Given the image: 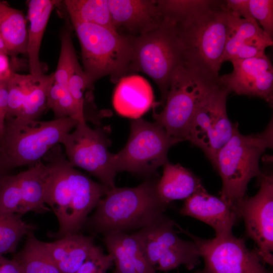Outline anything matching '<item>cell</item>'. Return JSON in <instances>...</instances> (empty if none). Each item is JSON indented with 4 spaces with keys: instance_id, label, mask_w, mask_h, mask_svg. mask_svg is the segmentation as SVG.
<instances>
[{
    "instance_id": "obj_19",
    "label": "cell",
    "mask_w": 273,
    "mask_h": 273,
    "mask_svg": "<svg viewBox=\"0 0 273 273\" xmlns=\"http://www.w3.org/2000/svg\"><path fill=\"white\" fill-rule=\"evenodd\" d=\"M151 85L143 77L128 75L117 83L113 93L112 103L120 115L137 119L156 103Z\"/></svg>"
},
{
    "instance_id": "obj_33",
    "label": "cell",
    "mask_w": 273,
    "mask_h": 273,
    "mask_svg": "<svg viewBox=\"0 0 273 273\" xmlns=\"http://www.w3.org/2000/svg\"><path fill=\"white\" fill-rule=\"evenodd\" d=\"M113 264V257L105 254L101 247L95 245L75 273H106Z\"/></svg>"
},
{
    "instance_id": "obj_23",
    "label": "cell",
    "mask_w": 273,
    "mask_h": 273,
    "mask_svg": "<svg viewBox=\"0 0 273 273\" xmlns=\"http://www.w3.org/2000/svg\"><path fill=\"white\" fill-rule=\"evenodd\" d=\"M163 166L156 192L163 203L169 205L174 200L187 199L203 187L199 177L179 164L167 161Z\"/></svg>"
},
{
    "instance_id": "obj_9",
    "label": "cell",
    "mask_w": 273,
    "mask_h": 273,
    "mask_svg": "<svg viewBox=\"0 0 273 273\" xmlns=\"http://www.w3.org/2000/svg\"><path fill=\"white\" fill-rule=\"evenodd\" d=\"M128 141L119 152L113 154L116 172L128 171L149 178L167 160L173 145L181 142L170 136L159 124L139 118L130 122Z\"/></svg>"
},
{
    "instance_id": "obj_39",
    "label": "cell",
    "mask_w": 273,
    "mask_h": 273,
    "mask_svg": "<svg viewBox=\"0 0 273 273\" xmlns=\"http://www.w3.org/2000/svg\"><path fill=\"white\" fill-rule=\"evenodd\" d=\"M10 7L6 2L0 1V22L6 15Z\"/></svg>"
},
{
    "instance_id": "obj_32",
    "label": "cell",
    "mask_w": 273,
    "mask_h": 273,
    "mask_svg": "<svg viewBox=\"0 0 273 273\" xmlns=\"http://www.w3.org/2000/svg\"><path fill=\"white\" fill-rule=\"evenodd\" d=\"M32 74L13 73L8 80V104L6 120L19 117Z\"/></svg>"
},
{
    "instance_id": "obj_38",
    "label": "cell",
    "mask_w": 273,
    "mask_h": 273,
    "mask_svg": "<svg viewBox=\"0 0 273 273\" xmlns=\"http://www.w3.org/2000/svg\"><path fill=\"white\" fill-rule=\"evenodd\" d=\"M13 169L7 159L0 150V181L5 176L11 175Z\"/></svg>"
},
{
    "instance_id": "obj_2",
    "label": "cell",
    "mask_w": 273,
    "mask_h": 273,
    "mask_svg": "<svg viewBox=\"0 0 273 273\" xmlns=\"http://www.w3.org/2000/svg\"><path fill=\"white\" fill-rule=\"evenodd\" d=\"M157 181L148 178L135 187L110 189L84 225L93 234H103L139 230L154 222L168 206L157 195Z\"/></svg>"
},
{
    "instance_id": "obj_18",
    "label": "cell",
    "mask_w": 273,
    "mask_h": 273,
    "mask_svg": "<svg viewBox=\"0 0 273 273\" xmlns=\"http://www.w3.org/2000/svg\"><path fill=\"white\" fill-rule=\"evenodd\" d=\"M180 213L208 224L215 231V236L232 234L238 218L231 205L208 193L203 186L186 199Z\"/></svg>"
},
{
    "instance_id": "obj_17",
    "label": "cell",
    "mask_w": 273,
    "mask_h": 273,
    "mask_svg": "<svg viewBox=\"0 0 273 273\" xmlns=\"http://www.w3.org/2000/svg\"><path fill=\"white\" fill-rule=\"evenodd\" d=\"M227 10L228 30L222 63L264 54L265 49L272 46V38L254 19H244Z\"/></svg>"
},
{
    "instance_id": "obj_8",
    "label": "cell",
    "mask_w": 273,
    "mask_h": 273,
    "mask_svg": "<svg viewBox=\"0 0 273 273\" xmlns=\"http://www.w3.org/2000/svg\"><path fill=\"white\" fill-rule=\"evenodd\" d=\"M133 72H142L157 85L164 104L176 70L186 63L185 51L175 24L164 19L154 30L131 39Z\"/></svg>"
},
{
    "instance_id": "obj_37",
    "label": "cell",
    "mask_w": 273,
    "mask_h": 273,
    "mask_svg": "<svg viewBox=\"0 0 273 273\" xmlns=\"http://www.w3.org/2000/svg\"><path fill=\"white\" fill-rule=\"evenodd\" d=\"M18 62L16 59L10 60L8 55L0 54V82L8 80L16 72L15 67Z\"/></svg>"
},
{
    "instance_id": "obj_22",
    "label": "cell",
    "mask_w": 273,
    "mask_h": 273,
    "mask_svg": "<svg viewBox=\"0 0 273 273\" xmlns=\"http://www.w3.org/2000/svg\"><path fill=\"white\" fill-rule=\"evenodd\" d=\"M62 2L57 0H30L27 1L28 30L27 53L30 74H43L39 60V51L43 35L53 10Z\"/></svg>"
},
{
    "instance_id": "obj_16",
    "label": "cell",
    "mask_w": 273,
    "mask_h": 273,
    "mask_svg": "<svg viewBox=\"0 0 273 273\" xmlns=\"http://www.w3.org/2000/svg\"><path fill=\"white\" fill-rule=\"evenodd\" d=\"M108 3L115 32L130 39L154 30L164 20L157 0H108Z\"/></svg>"
},
{
    "instance_id": "obj_26",
    "label": "cell",
    "mask_w": 273,
    "mask_h": 273,
    "mask_svg": "<svg viewBox=\"0 0 273 273\" xmlns=\"http://www.w3.org/2000/svg\"><path fill=\"white\" fill-rule=\"evenodd\" d=\"M62 3L71 23L93 24L115 32L108 0H65Z\"/></svg>"
},
{
    "instance_id": "obj_27",
    "label": "cell",
    "mask_w": 273,
    "mask_h": 273,
    "mask_svg": "<svg viewBox=\"0 0 273 273\" xmlns=\"http://www.w3.org/2000/svg\"><path fill=\"white\" fill-rule=\"evenodd\" d=\"M0 36L11 59L26 54L28 42L27 21L20 10L10 7L0 22Z\"/></svg>"
},
{
    "instance_id": "obj_30",
    "label": "cell",
    "mask_w": 273,
    "mask_h": 273,
    "mask_svg": "<svg viewBox=\"0 0 273 273\" xmlns=\"http://www.w3.org/2000/svg\"><path fill=\"white\" fill-rule=\"evenodd\" d=\"M72 25L68 17L60 33L61 50L56 71L55 81L67 88L69 78L79 64L72 38Z\"/></svg>"
},
{
    "instance_id": "obj_35",
    "label": "cell",
    "mask_w": 273,
    "mask_h": 273,
    "mask_svg": "<svg viewBox=\"0 0 273 273\" xmlns=\"http://www.w3.org/2000/svg\"><path fill=\"white\" fill-rule=\"evenodd\" d=\"M224 1L227 9L236 16L246 19H254L250 12L249 0Z\"/></svg>"
},
{
    "instance_id": "obj_12",
    "label": "cell",
    "mask_w": 273,
    "mask_h": 273,
    "mask_svg": "<svg viewBox=\"0 0 273 273\" xmlns=\"http://www.w3.org/2000/svg\"><path fill=\"white\" fill-rule=\"evenodd\" d=\"M176 225L192 239L203 259L204 268L194 273H272L264 266L257 248L250 250L244 239L233 233L205 239Z\"/></svg>"
},
{
    "instance_id": "obj_7",
    "label": "cell",
    "mask_w": 273,
    "mask_h": 273,
    "mask_svg": "<svg viewBox=\"0 0 273 273\" xmlns=\"http://www.w3.org/2000/svg\"><path fill=\"white\" fill-rule=\"evenodd\" d=\"M78 122L70 117L49 121L13 118L6 120L0 150L13 169L41 160Z\"/></svg>"
},
{
    "instance_id": "obj_13",
    "label": "cell",
    "mask_w": 273,
    "mask_h": 273,
    "mask_svg": "<svg viewBox=\"0 0 273 273\" xmlns=\"http://www.w3.org/2000/svg\"><path fill=\"white\" fill-rule=\"evenodd\" d=\"M175 223L163 215L132 234L156 270L168 271L187 263L197 250L193 241L181 239Z\"/></svg>"
},
{
    "instance_id": "obj_29",
    "label": "cell",
    "mask_w": 273,
    "mask_h": 273,
    "mask_svg": "<svg viewBox=\"0 0 273 273\" xmlns=\"http://www.w3.org/2000/svg\"><path fill=\"white\" fill-rule=\"evenodd\" d=\"M22 217L15 213H0V255L15 252L21 239L35 230Z\"/></svg>"
},
{
    "instance_id": "obj_20",
    "label": "cell",
    "mask_w": 273,
    "mask_h": 273,
    "mask_svg": "<svg viewBox=\"0 0 273 273\" xmlns=\"http://www.w3.org/2000/svg\"><path fill=\"white\" fill-rule=\"evenodd\" d=\"M103 235L104 244L113 258V273H156L132 234L112 231Z\"/></svg>"
},
{
    "instance_id": "obj_31",
    "label": "cell",
    "mask_w": 273,
    "mask_h": 273,
    "mask_svg": "<svg viewBox=\"0 0 273 273\" xmlns=\"http://www.w3.org/2000/svg\"><path fill=\"white\" fill-rule=\"evenodd\" d=\"M47 107L53 111L54 119L70 117L78 122H86L68 88L60 85L55 80L48 92Z\"/></svg>"
},
{
    "instance_id": "obj_11",
    "label": "cell",
    "mask_w": 273,
    "mask_h": 273,
    "mask_svg": "<svg viewBox=\"0 0 273 273\" xmlns=\"http://www.w3.org/2000/svg\"><path fill=\"white\" fill-rule=\"evenodd\" d=\"M229 93L219 83L200 104L189 129L187 141L200 148L213 166L218 152L238 128L227 114Z\"/></svg>"
},
{
    "instance_id": "obj_28",
    "label": "cell",
    "mask_w": 273,
    "mask_h": 273,
    "mask_svg": "<svg viewBox=\"0 0 273 273\" xmlns=\"http://www.w3.org/2000/svg\"><path fill=\"white\" fill-rule=\"evenodd\" d=\"M54 80V72L50 75H32L26 91L21 114L16 118L37 120L47 108L48 92Z\"/></svg>"
},
{
    "instance_id": "obj_15",
    "label": "cell",
    "mask_w": 273,
    "mask_h": 273,
    "mask_svg": "<svg viewBox=\"0 0 273 273\" xmlns=\"http://www.w3.org/2000/svg\"><path fill=\"white\" fill-rule=\"evenodd\" d=\"M233 71L219 76V84L229 93L263 99L273 103V67L265 54L245 59L231 60Z\"/></svg>"
},
{
    "instance_id": "obj_21",
    "label": "cell",
    "mask_w": 273,
    "mask_h": 273,
    "mask_svg": "<svg viewBox=\"0 0 273 273\" xmlns=\"http://www.w3.org/2000/svg\"><path fill=\"white\" fill-rule=\"evenodd\" d=\"M49 254L61 273H75L95 245L94 237L77 233L44 242Z\"/></svg>"
},
{
    "instance_id": "obj_34",
    "label": "cell",
    "mask_w": 273,
    "mask_h": 273,
    "mask_svg": "<svg viewBox=\"0 0 273 273\" xmlns=\"http://www.w3.org/2000/svg\"><path fill=\"white\" fill-rule=\"evenodd\" d=\"M252 17L258 21L263 30L271 38L273 37V1L249 0Z\"/></svg>"
},
{
    "instance_id": "obj_3",
    "label": "cell",
    "mask_w": 273,
    "mask_h": 273,
    "mask_svg": "<svg viewBox=\"0 0 273 273\" xmlns=\"http://www.w3.org/2000/svg\"><path fill=\"white\" fill-rule=\"evenodd\" d=\"M175 24L184 44L186 63L218 78L226 39L224 1H210Z\"/></svg>"
},
{
    "instance_id": "obj_36",
    "label": "cell",
    "mask_w": 273,
    "mask_h": 273,
    "mask_svg": "<svg viewBox=\"0 0 273 273\" xmlns=\"http://www.w3.org/2000/svg\"><path fill=\"white\" fill-rule=\"evenodd\" d=\"M8 96V80L0 82V139L3 135L5 125Z\"/></svg>"
},
{
    "instance_id": "obj_14",
    "label": "cell",
    "mask_w": 273,
    "mask_h": 273,
    "mask_svg": "<svg viewBox=\"0 0 273 273\" xmlns=\"http://www.w3.org/2000/svg\"><path fill=\"white\" fill-rule=\"evenodd\" d=\"M259 189L253 197L245 196L234 206L242 218L246 235L256 244L263 264L273 262V176L263 173Z\"/></svg>"
},
{
    "instance_id": "obj_25",
    "label": "cell",
    "mask_w": 273,
    "mask_h": 273,
    "mask_svg": "<svg viewBox=\"0 0 273 273\" xmlns=\"http://www.w3.org/2000/svg\"><path fill=\"white\" fill-rule=\"evenodd\" d=\"M13 258L22 273H61L47 252L44 242L38 240L33 233L27 236L23 248Z\"/></svg>"
},
{
    "instance_id": "obj_5",
    "label": "cell",
    "mask_w": 273,
    "mask_h": 273,
    "mask_svg": "<svg viewBox=\"0 0 273 273\" xmlns=\"http://www.w3.org/2000/svg\"><path fill=\"white\" fill-rule=\"evenodd\" d=\"M81 48L83 70L88 85L106 76L117 83L132 70L131 40L107 28L89 23H72Z\"/></svg>"
},
{
    "instance_id": "obj_1",
    "label": "cell",
    "mask_w": 273,
    "mask_h": 273,
    "mask_svg": "<svg viewBox=\"0 0 273 273\" xmlns=\"http://www.w3.org/2000/svg\"><path fill=\"white\" fill-rule=\"evenodd\" d=\"M49 172L44 190V202L56 215L57 232L50 237L56 239L77 233L89 213L110 190L75 168L63 153L60 145L43 158Z\"/></svg>"
},
{
    "instance_id": "obj_4",
    "label": "cell",
    "mask_w": 273,
    "mask_h": 273,
    "mask_svg": "<svg viewBox=\"0 0 273 273\" xmlns=\"http://www.w3.org/2000/svg\"><path fill=\"white\" fill-rule=\"evenodd\" d=\"M272 147V119L259 133L243 135L236 129L215 158L214 167L222 184L220 197L234 208L246 196L251 179L262 175L259 166L260 157L267 148Z\"/></svg>"
},
{
    "instance_id": "obj_40",
    "label": "cell",
    "mask_w": 273,
    "mask_h": 273,
    "mask_svg": "<svg viewBox=\"0 0 273 273\" xmlns=\"http://www.w3.org/2000/svg\"><path fill=\"white\" fill-rule=\"evenodd\" d=\"M0 54H6L8 55L7 51L4 41L0 36Z\"/></svg>"
},
{
    "instance_id": "obj_6",
    "label": "cell",
    "mask_w": 273,
    "mask_h": 273,
    "mask_svg": "<svg viewBox=\"0 0 273 273\" xmlns=\"http://www.w3.org/2000/svg\"><path fill=\"white\" fill-rule=\"evenodd\" d=\"M218 78L187 63L179 66L173 75L163 109L159 113L154 111L155 122L170 136L181 141H187L196 110L219 84Z\"/></svg>"
},
{
    "instance_id": "obj_10",
    "label": "cell",
    "mask_w": 273,
    "mask_h": 273,
    "mask_svg": "<svg viewBox=\"0 0 273 273\" xmlns=\"http://www.w3.org/2000/svg\"><path fill=\"white\" fill-rule=\"evenodd\" d=\"M74 128L61 142L68 161L73 167L87 171L110 189L115 188L116 172L113 154L108 149L111 145L109 128L100 125L92 128L86 122H78Z\"/></svg>"
},
{
    "instance_id": "obj_24",
    "label": "cell",
    "mask_w": 273,
    "mask_h": 273,
    "mask_svg": "<svg viewBox=\"0 0 273 273\" xmlns=\"http://www.w3.org/2000/svg\"><path fill=\"white\" fill-rule=\"evenodd\" d=\"M49 170L41 161L17 173L22 198V214L33 211L43 214L51 209L44 202V190Z\"/></svg>"
}]
</instances>
